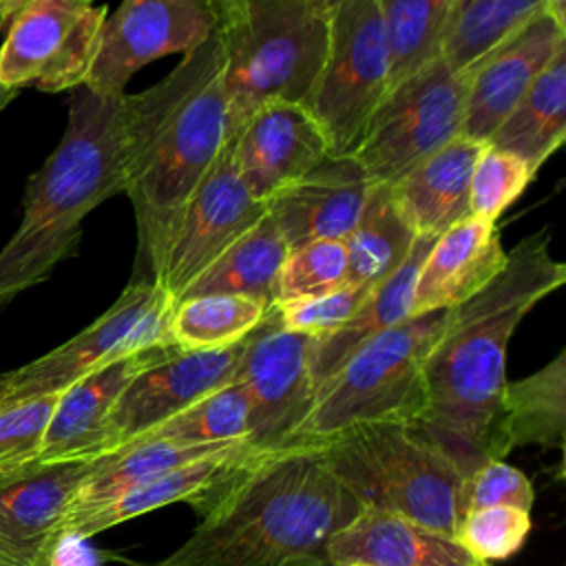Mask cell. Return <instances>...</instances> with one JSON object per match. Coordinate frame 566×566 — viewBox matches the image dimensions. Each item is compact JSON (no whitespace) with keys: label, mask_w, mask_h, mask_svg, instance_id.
Masks as SVG:
<instances>
[{"label":"cell","mask_w":566,"mask_h":566,"mask_svg":"<svg viewBox=\"0 0 566 566\" xmlns=\"http://www.w3.org/2000/svg\"><path fill=\"white\" fill-rule=\"evenodd\" d=\"M219 66L214 27L161 82L137 95L73 88L62 142L27 181L22 221L0 250V310L77 252L86 214L126 192L159 128Z\"/></svg>","instance_id":"6da1fadb"},{"label":"cell","mask_w":566,"mask_h":566,"mask_svg":"<svg viewBox=\"0 0 566 566\" xmlns=\"http://www.w3.org/2000/svg\"><path fill=\"white\" fill-rule=\"evenodd\" d=\"M566 281L551 254V230L520 239L502 272L478 294L447 310L422 367V402L413 424L469 478L502 460L506 347L520 321Z\"/></svg>","instance_id":"7a4b0ae2"},{"label":"cell","mask_w":566,"mask_h":566,"mask_svg":"<svg viewBox=\"0 0 566 566\" xmlns=\"http://www.w3.org/2000/svg\"><path fill=\"white\" fill-rule=\"evenodd\" d=\"M363 509L310 449L256 451L201 502L188 539L144 566H334L329 539Z\"/></svg>","instance_id":"3957f363"},{"label":"cell","mask_w":566,"mask_h":566,"mask_svg":"<svg viewBox=\"0 0 566 566\" xmlns=\"http://www.w3.org/2000/svg\"><path fill=\"white\" fill-rule=\"evenodd\" d=\"M332 0H217L228 137L268 102L305 104L327 53Z\"/></svg>","instance_id":"277c9868"},{"label":"cell","mask_w":566,"mask_h":566,"mask_svg":"<svg viewBox=\"0 0 566 566\" xmlns=\"http://www.w3.org/2000/svg\"><path fill=\"white\" fill-rule=\"evenodd\" d=\"M301 449H310L365 509L455 537L467 475L413 422L358 424Z\"/></svg>","instance_id":"5b68a950"},{"label":"cell","mask_w":566,"mask_h":566,"mask_svg":"<svg viewBox=\"0 0 566 566\" xmlns=\"http://www.w3.org/2000/svg\"><path fill=\"white\" fill-rule=\"evenodd\" d=\"M444 318L447 310L409 316L358 345L316 387L310 411L283 449L312 447L358 424L413 422L422 402V367Z\"/></svg>","instance_id":"8992f818"},{"label":"cell","mask_w":566,"mask_h":566,"mask_svg":"<svg viewBox=\"0 0 566 566\" xmlns=\"http://www.w3.org/2000/svg\"><path fill=\"white\" fill-rule=\"evenodd\" d=\"M226 142L228 102L217 71L172 111L124 192L137 221V263L153 276L184 206Z\"/></svg>","instance_id":"52a82bcc"},{"label":"cell","mask_w":566,"mask_h":566,"mask_svg":"<svg viewBox=\"0 0 566 566\" xmlns=\"http://www.w3.org/2000/svg\"><path fill=\"white\" fill-rule=\"evenodd\" d=\"M391 88V49L376 0H332L323 69L305 99L332 155H352Z\"/></svg>","instance_id":"ba28073f"},{"label":"cell","mask_w":566,"mask_h":566,"mask_svg":"<svg viewBox=\"0 0 566 566\" xmlns=\"http://www.w3.org/2000/svg\"><path fill=\"white\" fill-rule=\"evenodd\" d=\"M175 298L153 279H133L88 327L44 356L0 374V409L62 394L86 374L142 349L170 343Z\"/></svg>","instance_id":"9c48e42d"},{"label":"cell","mask_w":566,"mask_h":566,"mask_svg":"<svg viewBox=\"0 0 566 566\" xmlns=\"http://www.w3.org/2000/svg\"><path fill=\"white\" fill-rule=\"evenodd\" d=\"M467 75L433 57L394 84L352 153L371 184L394 186L418 161L462 133Z\"/></svg>","instance_id":"30bf717a"},{"label":"cell","mask_w":566,"mask_h":566,"mask_svg":"<svg viewBox=\"0 0 566 566\" xmlns=\"http://www.w3.org/2000/svg\"><path fill=\"white\" fill-rule=\"evenodd\" d=\"M106 7L95 0H24L0 46V86L60 93L84 86Z\"/></svg>","instance_id":"8fae6325"},{"label":"cell","mask_w":566,"mask_h":566,"mask_svg":"<svg viewBox=\"0 0 566 566\" xmlns=\"http://www.w3.org/2000/svg\"><path fill=\"white\" fill-rule=\"evenodd\" d=\"M314 336L283 329L270 307L245 336L234 371L250 400V444L279 451L312 407L316 382L312 376Z\"/></svg>","instance_id":"7c38bea8"},{"label":"cell","mask_w":566,"mask_h":566,"mask_svg":"<svg viewBox=\"0 0 566 566\" xmlns=\"http://www.w3.org/2000/svg\"><path fill=\"white\" fill-rule=\"evenodd\" d=\"M217 27V0H122L104 20L97 55L84 86L122 95L130 77L157 57L190 53Z\"/></svg>","instance_id":"4fadbf2b"},{"label":"cell","mask_w":566,"mask_h":566,"mask_svg":"<svg viewBox=\"0 0 566 566\" xmlns=\"http://www.w3.org/2000/svg\"><path fill=\"white\" fill-rule=\"evenodd\" d=\"M265 214L237 168L228 139L217 161L184 206L153 281L175 301L241 234Z\"/></svg>","instance_id":"5bb4252c"},{"label":"cell","mask_w":566,"mask_h":566,"mask_svg":"<svg viewBox=\"0 0 566 566\" xmlns=\"http://www.w3.org/2000/svg\"><path fill=\"white\" fill-rule=\"evenodd\" d=\"M97 458L0 469V566H49L69 506Z\"/></svg>","instance_id":"9a60e30c"},{"label":"cell","mask_w":566,"mask_h":566,"mask_svg":"<svg viewBox=\"0 0 566 566\" xmlns=\"http://www.w3.org/2000/svg\"><path fill=\"white\" fill-rule=\"evenodd\" d=\"M245 338L219 349H168L146 365L119 394L111 418V451L232 382Z\"/></svg>","instance_id":"2e32d148"},{"label":"cell","mask_w":566,"mask_h":566,"mask_svg":"<svg viewBox=\"0 0 566 566\" xmlns=\"http://www.w3.org/2000/svg\"><path fill=\"white\" fill-rule=\"evenodd\" d=\"M566 46V27L544 7L467 73L462 133L486 144L553 55Z\"/></svg>","instance_id":"e0dca14e"},{"label":"cell","mask_w":566,"mask_h":566,"mask_svg":"<svg viewBox=\"0 0 566 566\" xmlns=\"http://www.w3.org/2000/svg\"><path fill=\"white\" fill-rule=\"evenodd\" d=\"M248 192L265 203L327 153V139L303 104L268 102L228 137Z\"/></svg>","instance_id":"ac0fdd59"},{"label":"cell","mask_w":566,"mask_h":566,"mask_svg":"<svg viewBox=\"0 0 566 566\" xmlns=\"http://www.w3.org/2000/svg\"><path fill=\"white\" fill-rule=\"evenodd\" d=\"M371 186L354 155L327 153L303 177L272 195L265 201V212L290 250L318 239L345 241Z\"/></svg>","instance_id":"d6986e66"},{"label":"cell","mask_w":566,"mask_h":566,"mask_svg":"<svg viewBox=\"0 0 566 566\" xmlns=\"http://www.w3.org/2000/svg\"><path fill=\"white\" fill-rule=\"evenodd\" d=\"M175 345H157L122 356L64 389L55 402L38 453L31 460H84L111 453L108 418L124 387L146 365Z\"/></svg>","instance_id":"ffe728a7"},{"label":"cell","mask_w":566,"mask_h":566,"mask_svg":"<svg viewBox=\"0 0 566 566\" xmlns=\"http://www.w3.org/2000/svg\"><path fill=\"white\" fill-rule=\"evenodd\" d=\"M506 265L495 221L467 217L431 243L413 285L411 314L451 310L486 287Z\"/></svg>","instance_id":"44dd1931"},{"label":"cell","mask_w":566,"mask_h":566,"mask_svg":"<svg viewBox=\"0 0 566 566\" xmlns=\"http://www.w3.org/2000/svg\"><path fill=\"white\" fill-rule=\"evenodd\" d=\"M256 451L259 449H254L245 440L219 453L206 455L201 460L188 462L184 467H177L150 480H144L135 486H128L126 491L106 500L104 504L88 511L86 515L73 522H66L60 531V539L62 537L88 539L111 526H117L144 513L157 511L172 502H188L195 509H199L201 502L212 491H217Z\"/></svg>","instance_id":"7402d4cb"},{"label":"cell","mask_w":566,"mask_h":566,"mask_svg":"<svg viewBox=\"0 0 566 566\" xmlns=\"http://www.w3.org/2000/svg\"><path fill=\"white\" fill-rule=\"evenodd\" d=\"M484 146L458 135L389 186L400 217L416 237H438L471 217L469 186Z\"/></svg>","instance_id":"603a6c76"},{"label":"cell","mask_w":566,"mask_h":566,"mask_svg":"<svg viewBox=\"0 0 566 566\" xmlns=\"http://www.w3.org/2000/svg\"><path fill=\"white\" fill-rule=\"evenodd\" d=\"M334 566H475L453 537L407 517L363 509L329 539Z\"/></svg>","instance_id":"cb8c5ba5"},{"label":"cell","mask_w":566,"mask_h":566,"mask_svg":"<svg viewBox=\"0 0 566 566\" xmlns=\"http://www.w3.org/2000/svg\"><path fill=\"white\" fill-rule=\"evenodd\" d=\"M436 237H416V243L402 265L387 276L382 283L374 285L367 298L358 305V310L332 334L314 338L312 352V376L316 387L365 340L376 334L407 321L411 314L413 285L418 270L431 248Z\"/></svg>","instance_id":"d4e9b609"},{"label":"cell","mask_w":566,"mask_h":566,"mask_svg":"<svg viewBox=\"0 0 566 566\" xmlns=\"http://www.w3.org/2000/svg\"><path fill=\"white\" fill-rule=\"evenodd\" d=\"M566 139V46L537 75L486 146L520 157L535 175Z\"/></svg>","instance_id":"484cf974"},{"label":"cell","mask_w":566,"mask_h":566,"mask_svg":"<svg viewBox=\"0 0 566 566\" xmlns=\"http://www.w3.org/2000/svg\"><path fill=\"white\" fill-rule=\"evenodd\" d=\"M287 254L290 248L285 239L265 212L245 234L217 256L177 301L208 294H237L254 298L270 310L276 303L279 274Z\"/></svg>","instance_id":"4316f807"},{"label":"cell","mask_w":566,"mask_h":566,"mask_svg":"<svg viewBox=\"0 0 566 566\" xmlns=\"http://www.w3.org/2000/svg\"><path fill=\"white\" fill-rule=\"evenodd\" d=\"M502 442L562 449L566 438V352L520 380H506L502 394Z\"/></svg>","instance_id":"83f0119b"},{"label":"cell","mask_w":566,"mask_h":566,"mask_svg":"<svg viewBox=\"0 0 566 566\" xmlns=\"http://www.w3.org/2000/svg\"><path fill=\"white\" fill-rule=\"evenodd\" d=\"M347 283L374 287L391 276L416 243L400 217L391 188L374 184L354 230L345 237Z\"/></svg>","instance_id":"f1b7e54d"},{"label":"cell","mask_w":566,"mask_h":566,"mask_svg":"<svg viewBox=\"0 0 566 566\" xmlns=\"http://www.w3.org/2000/svg\"><path fill=\"white\" fill-rule=\"evenodd\" d=\"M546 0H458L440 40L438 57L467 75L489 51L531 20Z\"/></svg>","instance_id":"f546056e"},{"label":"cell","mask_w":566,"mask_h":566,"mask_svg":"<svg viewBox=\"0 0 566 566\" xmlns=\"http://www.w3.org/2000/svg\"><path fill=\"white\" fill-rule=\"evenodd\" d=\"M268 307L237 294L190 296L175 303L170 343L184 352L219 349L243 340L265 316Z\"/></svg>","instance_id":"4dcf8cb0"},{"label":"cell","mask_w":566,"mask_h":566,"mask_svg":"<svg viewBox=\"0 0 566 566\" xmlns=\"http://www.w3.org/2000/svg\"><path fill=\"white\" fill-rule=\"evenodd\" d=\"M389 49L391 86L438 57L442 31L458 0H376Z\"/></svg>","instance_id":"1f68e13d"},{"label":"cell","mask_w":566,"mask_h":566,"mask_svg":"<svg viewBox=\"0 0 566 566\" xmlns=\"http://www.w3.org/2000/svg\"><path fill=\"white\" fill-rule=\"evenodd\" d=\"M135 440H166L179 444L206 442H250V400L239 382H230L190 407L177 411L168 420L148 429ZM130 440V442H135Z\"/></svg>","instance_id":"d6a6232c"},{"label":"cell","mask_w":566,"mask_h":566,"mask_svg":"<svg viewBox=\"0 0 566 566\" xmlns=\"http://www.w3.org/2000/svg\"><path fill=\"white\" fill-rule=\"evenodd\" d=\"M347 283L345 243L318 239L290 250L276 285V303L321 296Z\"/></svg>","instance_id":"836d02e7"},{"label":"cell","mask_w":566,"mask_h":566,"mask_svg":"<svg viewBox=\"0 0 566 566\" xmlns=\"http://www.w3.org/2000/svg\"><path fill=\"white\" fill-rule=\"evenodd\" d=\"M531 524V511L482 506L464 513L453 539L478 562L504 559L524 544Z\"/></svg>","instance_id":"e575fe53"},{"label":"cell","mask_w":566,"mask_h":566,"mask_svg":"<svg viewBox=\"0 0 566 566\" xmlns=\"http://www.w3.org/2000/svg\"><path fill=\"white\" fill-rule=\"evenodd\" d=\"M533 177L520 157L484 146L469 186L471 214L495 221L526 190Z\"/></svg>","instance_id":"d590c367"},{"label":"cell","mask_w":566,"mask_h":566,"mask_svg":"<svg viewBox=\"0 0 566 566\" xmlns=\"http://www.w3.org/2000/svg\"><path fill=\"white\" fill-rule=\"evenodd\" d=\"M369 292L371 287L345 283L343 287L321 296L279 303L274 305V314L283 329L321 338L349 321Z\"/></svg>","instance_id":"8d00e7d4"},{"label":"cell","mask_w":566,"mask_h":566,"mask_svg":"<svg viewBox=\"0 0 566 566\" xmlns=\"http://www.w3.org/2000/svg\"><path fill=\"white\" fill-rule=\"evenodd\" d=\"M60 394H46L0 409V469L31 460L44 438Z\"/></svg>","instance_id":"74e56055"},{"label":"cell","mask_w":566,"mask_h":566,"mask_svg":"<svg viewBox=\"0 0 566 566\" xmlns=\"http://www.w3.org/2000/svg\"><path fill=\"white\" fill-rule=\"evenodd\" d=\"M533 500L535 493L531 480L502 460L484 462L464 484V513L482 506H515L531 511Z\"/></svg>","instance_id":"f35d334b"},{"label":"cell","mask_w":566,"mask_h":566,"mask_svg":"<svg viewBox=\"0 0 566 566\" xmlns=\"http://www.w3.org/2000/svg\"><path fill=\"white\" fill-rule=\"evenodd\" d=\"M49 566H97L93 551L82 537H62L51 555Z\"/></svg>","instance_id":"ab89813d"},{"label":"cell","mask_w":566,"mask_h":566,"mask_svg":"<svg viewBox=\"0 0 566 566\" xmlns=\"http://www.w3.org/2000/svg\"><path fill=\"white\" fill-rule=\"evenodd\" d=\"M22 2H24V0H7V7H4V11H2V15H0V31H4L7 22H9L11 15L20 9Z\"/></svg>","instance_id":"60d3db41"},{"label":"cell","mask_w":566,"mask_h":566,"mask_svg":"<svg viewBox=\"0 0 566 566\" xmlns=\"http://www.w3.org/2000/svg\"><path fill=\"white\" fill-rule=\"evenodd\" d=\"M4 7H7V0H0V15H2V11H4Z\"/></svg>","instance_id":"b9f144b4"},{"label":"cell","mask_w":566,"mask_h":566,"mask_svg":"<svg viewBox=\"0 0 566 566\" xmlns=\"http://www.w3.org/2000/svg\"><path fill=\"white\" fill-rule=\"evenodd\" d=\"M475 566H489V562H475Z\"/></svg>","instance_id":"7bdbcfd3"},{"label":"cell","mask_w":566,"mask_h":566,"mask_svg":"<svg viewBox=\"0 0 566 566\" xmlns=\"http://www.w3.org/2000/svg\"><path fill=\"white\" fill-rule=\"evenodd\" d=\"M349 566H367V564H349Z\"/></svg>","instance_id":"ee69618b"}]
</instances>
